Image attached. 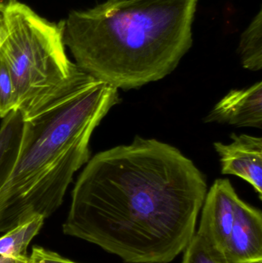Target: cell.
<instances>
[{
    "label": "cell",
    "instance_id": "cell-16",
    "mask_svg": "<svg viewBox=\"0 0 262 263\" xmlns=\"http://www.w3.org/2000/svg\"><path fill=\"white\" fill-rule=\"evenodd\" d=\"M0 263H29V258H26V259H13V258L0 256Z\"/></svg>",
    "mask_w": 262,
    "mask_h": 263
},
{
    "label": "cell",
    "instance_id": "cell-8",
    "mask_svg": "<svg viewBox=\"0 0 262 263\" xmlns=\"http://www.w3.org/2000/svg\"><path fill=\"white\" fill-rule=\"evenodd\" d=\"M204 121L261 129L262 82L250 87L231 90L215 105Z\"/></svg>",
    "mask_w": 262,
    "mask_h": 263
},
{
    "label": "cell",
    "instance_id": "cell-6",
    "mask_svg": "<svg viewBox=\"0 0 262 263\" xmlns=\"http://www.w3.org/2000/svg\"><path fill=\"white\" fill-rule=\"evenodd\" d=\"M231 138L230 143H214L221 173L238 176L249 182L262 200V139L235 133Z\"/></svg>",
    "mask_w": 262,
    "mask_h": 263
},
{
    "label": "cell",
    "instance_id": "cell-5",
    "mask_svg": "<svg viewBox=\"0 0 262 263\" xmlns=\"http://www.w3.org/2000/svg\"><path fill=\"white\" fill-rule=\"evenodd\" d=\"M239 199L229 179H218L208 190L201 207L199 227L195 233L212 253L224 260Z\"/></svg>",
    "mask_w": 262,
    "mask_h": 263
},
{
    "label": "cell",
    "instance_id": "cell-3",
    "mask_svg": "<svg viewBox=\"0 0 262 263\" xmlns=\"http://www.w3.org/2000/svg\"><path fill=\"white\" fill-rule=\"evenodd\" d=\"M120 102L117 88L92 77L24 120L16 161L0 190V233L61 206L74 175L90 159L92 133Z\"/></svg>",
    "mask_w": 262,
    "mask_h": 263
},
{
    "label": "cell",
    "instance_id": "cell-18",
    "mask_svg": "<svg viewBox=\"0 0 262 263\" xmlns=\"http://www.w3.org/2000/svg\"><path fill=\"white\" fill-rule=\"evenodd\" d=\"M114 1L117 2V3H128V2H132L134 0H114Z\"/></svg>",
    "mask_w": 262,
    "mask_h": 263
},
{
    "label": "cell",
    "instance_id": "cell-4",
    "mask_svg": "<svg viewBox=\"0 0 262 263\" xmlns=\"http://www.w3.org/2000/svg\"><path fill=\"white\" fill-rule=\"evenodd\" d=\"M4 15L7 31L0 58L10 72L24 120L92 78L66 55L63 21L49 23L18 2Z\"/></svg>",
    "mask_w": 262,
    "mask_h": 263
},
{
    "label": "cell",
    "instance_id": "cell-7",
    "mask_svg": "<svg viewBox=\"0 0 262 263\" xmlns=\"http://www.w3.org/2000/svg\"><path fill=\"white\" fill-rule=\"evenodd\" d=\"M224 258L228 263H262L261 211L241 198Z\"/></svg>",
    "mask_w": 262,
    "mask_h": 263
},
{
    "label": "cell",
    "instance_id": "cell-12",
    "mask_svg": "<svg viewBox=\"0 0 262 263\" xmlns=\"http://www.w3.org/2000/svg\"><path fill=\"white\" fill-rule=\"evenodd\" d=\"M14 110H17L15 87L7 66L0 58V118Z\"/></svg>",
    "mask_w": 262,
    "mask_h": 263
},
{
    "label": "cell",
    "instance_id": "cell-9",
    "mask_svg": "<svg viewBox=\"0 0 262 263\" xmlns=\"http://www.w3.org/2000/svg\"><path fill=\"white\" fill-rule=\"evenodd\" d=\"M24 118L18 110L8 114L0 126V190L15 165L23 137Z\"/></svg>",
    "mask_w": 262,
    "mask_h": 263
},
{
    "label": "cell",
    "instance_id": "cell-14",
    "mask_svg": "<svg viewBox=\"0 0 262 263\" xmlns=\"http://www.w3.org/2000/svg\"><path fill=\"white\" fill-rule=\"evenodd\" d=\"M29 263H76L41 247H32Z\"/></svg>",
    "mask_w": 262,
    "mask_h": 263
},
{
    "label": "cell",
    "instance_id": "cell-17",
    "mask_svg": "<svg viewBox=\"0 0 262 263\" xmlns=\"http://www.w3.org/2000/svg\"><path fill=\"white\" fill-rule=\"evenodd\" d=\"M17 3L16 0H0V12H5L12 5Z\"/></svg>",
    "mask_w": 262,
    "mask_h": 263
},
{
    "label": "cell",
    "instance_id": "cell-10",
    "mask_svg": "<svg viewBox=\"0 0 262 263\" xmlns=\"http://www.w3.org/2000/svg\"><path fill=\"white\" fill-rule=\"evenodd\" d=\"M45 219L44 216H35L6 232L0 237V256L13 259L29 258L26 253L28 247L39 233Z\"/></svg>",
    "mask_w": 262,
    "mask_h": 263
},
{
    "label": "cell",
    "instance_id": "cell-13",
    "mask_svg": "<svg viewBox=\"0 0 262 263\" xmlns=\"http://www.w3.org/2000/svg\"><path fill=\"white\" fill-rule=\"evenodd\" d=\"M183 252V263H228L212 253L206 242L196 233Z\"/></svg>",
    "mask_w": 262,
    "mask_h": 263
},
{
    "label": "cell",
    "instance_id": "cell-15",
    "mask_svg": "<svg viewBox=\"0 0 262 263\" xmlns=\"http://www.w3.org/2000/svg\"><path fill=\"white\" fill-rule=\"evenodd\" d=\"M6 23L5 18L4 12H0V48L3 45V41L6 35Z\"/></svg>",
    "mask_w": 262,
    "mask_h": 263
},
{
    "label": "cell",
    "instance_id": "cell-11",
    "mask_svg": "<svg viewBox=\"0 0 262 263\" xmlns=\"http://www.w3.org/2000/svg\"><path fill=\"white\" fill-rule=\"evenodd\" d=\"M241 66L248 70L262 69V10L252 18L240 36L238 47Z\"/></svg>",
    "mask_w": 262,
    "mask_h": 263
},
{
    "label": "cell",
    "instance_id": "cell-2",
    "mask_svg": "<svg viewBox=\"0 0 262 263\" xmlns=\"http://www.w3.org/2000/svg\"><path fill=\"white\" fill-rule=\"evenodd\" d=\"M198 0H107L64 20L63 42L75 64L123 90L172 73L192 47Z\"/></svg>",
    "mask_w": 262,
    "mask_h": 263
},
{
    "label": "cell",
    "instance_id": "cell-1",
    "mask_svg": "<svg viewBox=\"0 0 262 263\" xmlns=\"http://www.w3.org/2000/svg\"><path fill=\"white\" fill-rule=\"evenodd\" d=\"M206 178L178 148L136 136L89 159L63 233L126 263H169L195 234Z\"/></svg>",
    "mask_w": 262,
    "mask_h": 263
}]
</instances>
